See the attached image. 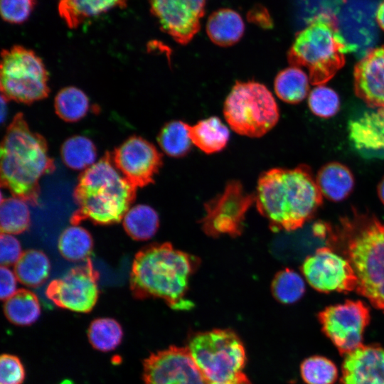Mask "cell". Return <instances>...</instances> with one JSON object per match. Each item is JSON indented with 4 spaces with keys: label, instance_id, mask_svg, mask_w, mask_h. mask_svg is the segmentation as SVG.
Instances as JSON below:
<instances>
[{
    "label": "cell",
    "instance_id": "cell-31",
    "mask_svg": "<svg viewBox=\"0 0 384 384\" xmlns=\"http://www.w3.org/2000/svg\"><path fill=\"white\" fill-rule=\"evenodd\" d=\"M188 124L179 120L171 121L161 129L157 141L161 149L169 156H186L191 149Z\"/></svg>",
    "mask_w": 384,
    "mask_h": 384
},
{
    "label": "cell",
    "instance_id": "cell-5",
    "mask_svg": "<svg viewBox=\"0 0 384 384\" xmlns=\"http://www.w3.org/2000/svg\"><path fill=\"white\" fill-rule=\"evenodd\" d=\"M342 222L343 254L358 279L355 291L384 310V223L363 215Z\"/></svg>",
    "mask_w": 384,
    "mask_h": 384
},
{
    "label": "cell",
    "instance_id": "cell-25",
    "mask_svg": "<svg viewBox=\"0 0 384 384\" xmlns=\"http://www.w3.org/2000/svg\"><path fill=\"white\" fill-rule=\"evenodd\" d=\"M4 312L11 323L18 326H29L39 318L41 305L33 292L20 289L5 300Z\"/></svg>",
    "mask_w": 384,
    "mask_h": 384
},
{
    "label": "cell",
    "instance_id": "cell-16",
    "mask_svg": "<svg viewBox=\"0 0 384 384\" xmlns=\"http://www.w3.org/2000/svg\"><path fill=\"white\" fill-rule=\"evenodd\" d=\"M148 1L161 30L178 43H188L199 31L206 0Z\"/></svg>",
    "mask_w": 384,
    "mask_h": 384
},
{
    "label": "cell",
    "instance_id": "cell-26",
    "mask_svg": "<svg viewBox=\"0 0 384 384\" xmlns=\"http://www.w3.org/2000/svg\"><path fill=\"white\" fill-rule=\"evenodd\" d=\"M309 78L301 68L290 66L281 70L274 82V91L282 101L297 104L309 94Z\"/></svg>",
    "mask_w": 384,
    "mask_h": 384
},
{
    "label": "cell",
    "instance_id": "cell-32",
    "mask_svg": "<svg viewBox=\"0 0 384 384\" xmlns=\"http://www.w3.org/2000/svg\"><path fill=\"white\" fill-rule=\"evenodd\" d=\"M30 223V211L26 201L14 196L1 199V233L11 235L22 233L28 228Z\"/></svg>",
    "mask_w": 384,
    "mask_h": 384
},
{
    "label": "cell",
    "instance_id": "cell-33",
    "mask_svg": "<svg viewBox=\"0 0 384 384\" xmlns=\"http://www.w3.org/2000/svg\"><path fill=\"white\" fill-rule=\"evenodd\" d=\"M123 331L121 325L112 318L93 320L87 329L88 340L92 346L102 352L115 349L121 343Z\"/></svg>",
    "mask_w": 384,
    "mask_h": 384
},
{
    "label": "cell",
    "instance_id": "cell-17",
    "mask_svg": "<svg viewBox=\"0 0 384 384\" xmlns=\"http://www.w3.org/2000/svg\"><path fill=\"white\" fill-rule=\"evenodd\" d=\"M356 95L372 108H384V45L359 59L353 71Z\"/></svg>",
    "mask_w": 384,
    "mask_h": 384
},
{
    "label": "cell",
    "instance_id": "cell-7",
    "mask_svg": "<svg viewBox=\"0 0 384 384\" xmlns=\"http://www.w3.org/2000/svg\"><path fill=\"white\" fill-rule=\"evenodd\" d=\"M223 114L236 133L260 137L277 123L279 112L268 88L258 82H237L223 106Z\"/></svg>",
    "mask_w": 384,
    "mask_h": 384
},
{
    "label": "cell",
    "instance_id": "cell-19",
    "mask_svg": "<svg viewBox=\"0 0 384 384\" xmlns=\"http://www.w3.org/2000/svg\"><path fill=\"white\" fill-rule=\"evenodd\" d=\"M353 119L348 137L353 147L365 157H384V108H373Z\"/></svg>",
    "mask_w": 384,
    "mask_h": 384
},
{
    "label": "cell",
    "instance_id": "cell-3",
    "mask_svg": "<svg viewBox=\"0 0 384 384\" xmlns=\"http://www.w3.org/2000/svg\"><path fill=\"white\" fill-rule=\"evenodd\" d=\"M1 185L13 196L39 206L40 178L55 170L45 138L32 131L23 114L7 127L1 144Z\"/></svg>",
    "mask_w": 384,
    "mask_h": 384
},
{
    "label": "cell",
    "instance_id": "cell-29",
    "mask_svg": "<svg viewBox=\"0 0 384 384\" xmlns=\"http://www.w3.org/2000/svg\"><path fill=\"white\" fill-rule=\"evenodd\" d=\"M63 163L74 170L87 169L95 162L97 149L89 138L75 135L66 139L60 149Z\"/></svg>",
    "mask_w": 384,
    "mask_h": 384
},
{
    "label": "cell",
    "instance_id": "cell-4",
    "mask_svg": "<svg viewBox=\"0 0 384 384\" xmlns=\"http://www.w3.org/2000/svg\"><path fill=\"white\" fill-rule=\"evenodd\" d=\"M120 174L110 152L84 170L74 189L78 208L70 218L72 225L86 220L110 225L123 219L135 200L137 188Z\"/></svg>",
    "mask_w": 384,
    "mask_h": 384
},
{
    "label": "cell",
    "instance_id": "cell-14",
    "mask_svg": "<svg viewBox=\"0 0 384 384\" xmlns=\"http://www.w3.org/2000/svg\"><path fill=\"white\" fill-rule=\"evenodd\" d=\"M143 378L145 384H210L188 347L151 354L143 363Z\"/></svg>",
    "mask_w": 384,
    "mask_h": 384
},
{
    "label": "cell",
    "instance_id": "cell-6",
    "mask_svg": "<svg viewBox=\"0 0 384 384\" xmlns=\"http://www.w3.org/2000/svg\"><path fill=\"white\" fill-rule=\"evenodd\" d=\"M347 53L337 20L324 12L313 16L296 33L287 59L291 66L308 70L311 84L321 85L343 66Z\"/></svg>",
    "mask_w": 384,
    "mask_h": 384
},
{
    "label": "cell",
    "instance_id": "cell-20",
    "mask_svg": "<svg viewBox=\"0 0 384 384\" xmlns=\"http://www.w3.org/2000/svg\"><path fill=\"white\" fill-rule=\"evenodd\" d=\"M128 0H59L58 11L70 28L116 8L124 9Z\"/></svg>",
    "mask_w": 384,
    "mask_h": 384
},
{
    "label": "cell",
    "instance_id": "cell-28",
    "mask_svg": "<svg viewBox=\"0 0 384 384\" xmlns=\"http://www.w3.org/2000/svg\"><path fill=\"white\" fill-rule=\"evenodd\" d=\"M58 247L60 255L67 260H85L92 252L93 240L86 229L72 225L61 233Z\"/></svg>",
    "mask_w": 384,
    "mask_h": 384
},
{
    "label": "cell",
    "instance_id": "cell-10",
    "mask_svg": "<svg viewBox=\"0 0 384 384\" xmlns=\"http://www.w3.org/2000/svg\"><path fill=\"white\" fill-rule=\"evenodd\" d=\"M324 334L341 355H346L362 345L363 336L370 323L369 308L360 300H346L330 305L318 314Z\"/></svg>",
    "mask_w": 384,
    "mask_h": 384
},
{
    "label": "cell",
    "instance_id": "cell-24",
    "mask_svg": "<svg viewBox=\"0 0 384 384\" xmlns=\"http://www.w3.org/2000/svg\"><path fill=\"white\" fill-rule=\"evenodd\" d=\"M50 263L47 255L38 250L30 249L23 252L14 265L17 280L25 286L37 287L47 279Z\"/></svg>",
    "mask_w": 384,
    "mask_h": 384
},
{
    "label": "cell",
    "instance_id": "cell-2",
    "mask_svg": "<svg viewBox=\"0 0 384 384\" xmlns=\"http://www.w3.org/2000/svg\"><path fill=\"white\" fill-rule=\"evenodd\" d=\"M199 265L196 257L169 242L154 243L135 255L130 273V289L139 299L159 298L175 310H188L193 303L186 294L189 281Z\"/></svg>",
    "mask_w": 384,
    "mask_h": 384
},
{
    "label": "cell",
    "instance_id": "cell-1",
    "mask_svg": "<svg viewBox=\"0 0 384 384\" xmlns=\"http://www.w3.org/2000/svg\"><path fill=\"white\" fill-rule=\"evenodd\" d=\"M255 202L273 230L302 228L322 204L316 178L306 165L294 169L274 168L257 181Z\"/></svg>",
    "mask_w": 384,
    "mask_h": 384
},
{
    "label": "cell",
    "instance_id": "cell-43",
    "mask_svg": "<svg viewBox=\"0 0 384 384\" xmlns=\"http://www.w3.org/2000/svg\"><path fill=\"white\" fill-rule=\"evenodd\" d=\"M8 99L5 97L3 95H1V123L4 122V119L6 118L7 116V102Z\"/></svg>",
    "mask_w": 384,
    "mask_h": 384
},
{
    "label": "cell",
    "instance_id": "cell-8",
    "mask_svg": "<svg viewBox=\"0 0 384 384\" xmlns=\"http://www.w3.org/2000/svg\"><path fill=\"white\" fill-rule=\"evenodd\" d=\"M188 348L210 383L227 382L243 373L245 347L232 330L197 333L191 338Z\"/></svg>",
    "mask_w": 384,
    "mask_h": 384
},
{
    "label": "cell",
    "instance_id": "cell-21",
    "mask_svg": "<svg viewBox=\"0 0 384 384\" xmlns=\"http://www.w3.org/2000/svg\"><path fill=\"white\" fill-rule=\"evenodd\" d=\"M316 181L323 197L334 202L346 199L355 184L352 172L338 162H330L323 166L318 171Z\"/></svg>",
    "mask_w": 384,
    "mask_h": 384
},
{
    "label": "cell",
    "instance_id": "cell-35",
    "mask_svg": "<svg viewBox=\"0 0 384 384\" xmlns=\"http://www.w3.org/2000/svg\"><path fill=\"white\" fill-rule=\"evenodd\" d=\"M300 372L306 384H333L338 378L336 365L319 356L306 358L301 364Z\"/></svg>",
    "mask_w": 384,
    "mask_h": 384
},
{
    "label": "cell",
    "instance_id": "cell-42",
    "mask_svg": "<svg viewBox=\"0 0 384 384\" xmlns=\"http://www.w3.org/2000/svg\"><path fill=\"white\" fill-rule=\"evenodd\" d=\"M375 21L378 26L384 31V0L380 2L377 8Z\"/></svg>",
    "mask_w": 384,
    "mask_h": 384
},
{
    "label": "cell",
    "instance_id": "cell-11",
    "mask_svg": "<svg viewBox=\"0 0 384 384\" xmlns=\"http://www.w3.org/2000/svg\"><path fill=\"white\" fill-rule=\"evenodd\" d=\"M255 202L239 181H232L223 192L205 204L201 220L204 232L210 236H238L243 229L245 214Z\"/></svg>",
    "mask_w": 384,
    "mask_h": 384
},
{
    "label": "cell",
    "instance_id": "cell-15",
    "mask_svg": "<svg viewBox=\"0 0 384 384\" xmlns=\"http://www.w3.org/2000/svg\"><path fill=\"white\" fill-rule=\"evenodd\" d=\"M112 160L117 170L136 188L153 183L163 163L156 147L139 136L130 137L116 148Z\"/></svg>",
    "mask_w": 384,
    "mask_h": 384
},
{
    "label": "cell",
    "instance_id": "cell-41",
    "mask_svg": "<svg viewBox=\"0 0 384 384\" xmlns=\"http://www.w3.org/2000/svg\"><path fill=\"white\" fill-rule=\"evenodd\" d=\"M248 18L250 21L265 28L272 27V20L265 8L262 6H255L251 9L248 14Z\"/></svg>",
    "mask_w": 384,
    "mask_h": 384
},
{
    "label": "cell",
    "instance_id": "cell-13",
    "mask_svg": "<svg viewBox=\"0 0 384 384\" xmlns=\"http://www.w3.org/2000/svg\"><path fill=\"white\" fill-rule=\"evenodd\" d=\"M308 284L322 293L355 291L358 279L349 261L331 247H321L306 257L301 267Z\"/></svg>",
    "mask_w": 384,
    "mask_h": 384
},
{
    "label": "cell",
    "instance_id": "cell-36",
    "mask_svg": "<svg viewBox=\"0 0 384 384\" xmlns=\"http://www.w3.org/2000/svg\"><path fill=\"white\" fill-rule=\"evenodd\" d=\"M308 104L311 111L316 116L328 118L335 115L340 107L337 93L324 85H317L309 93Z\"/></svg>",
    "mask_w": 384,
    "mask_h": 384
},
{
    "label": "cell",
    "instance_id": "cell-12",
    "mask_svg": "<svg viewBox=\"0 0 384 384\" xmlns=\"http://www.w3.org/2000/svg\"><path fill=\"white\" fill-rule=\"evenodd\" d=\"M100 274L89 257L47 286L46 297L56 306L76 312L87 313L95 306L99 294Z\"/></svg>",
    "mask_w": 384,
    "mask_h": 384
},
{
    "label": "cell",
    "instance_id": "cell-30",
    "mask_svg": "<svg viewBox=\"0 0 384 384\" xmlns=\"http://www.w3.org/2000/svg\"><path fill=\"white\" fill-rule=\"evenodd\" d=\"M55 110L57 115L68 122H75L87 114L90 102L86 94L80 89L70 86L60 90L55 97Z\"/></svg>",
    "mask_w": 384,
    "mask_h": 384
},
{
    "label": "cell",
    "instance_id": "cell-38",
    "mask_svg": "<svg viewBox=\"0 0 384 384\" xmlns=\"http://www.w3.org/2000/svg\"><path fill=\"white\" fill-rule=\"evenodd\" d=\"M25 369L16 356L4 353L0 358V384H22Z\"/></svg>",
    "mask_w": 384,
    "mask_h": 384
},
{
    "label": "cell",
    "instance_id": "cell-40",
    "mask_svg": "<svg viewBox=\"0 0 384 384\" xmlns=\"http://www.w3.org/2000/svg\"><path fill=\"white\" fill-rule=\"evenodd\" d=\"M0 280V297L1 300H6L17 291V278L8 267L1 265Z\"/></svg>",
    "mask_w": 384,
    "mask_h": 384
},
{
    "label": "cell",
    "instance_id": "cell-34",
    "mask_svg": "<svg viewBox=\"0 0 384 384\" xmlns=\"http://www.w3.org/2000/svg\"><path fill=\"white\" fill-rule=\"evenodd\" d=\"M273 297L284 304H292L298 302L305 293L304 278L296 271L285 268L279 271L271 284Z\"/></svg>",
    "mask_w": 384,
    "mask_h": 384
},
{
    "label": "cell",
    "instance_id": "cell-44",
    "mask_svg": "<svg viewBox=\"0 0 384 384\" xmlns=\"http://www.w3.org/2000/svg\"><path fill=\"white\" fill-rule=\"evenodd\" d=\"M378 196L381 203L384 205V177L378 183L377 188Z\"/></svg>",
    "mask_w": 384,
    "mask_h": 384
},
{
    "label": "cell",
    "instance_id": "cell-23",
    "mask_svg": "<svg viewBox=\"0 0 384 384\" xmlns=\"http://www.w3.org/2000/svg\"><path fill=\"white\" fill-rule=\"evenodd\" d=\"M192 144L206 154L223 150L227 145L230 132L228 127L217 117H210L188 125Z\"/></svg>",
    "mask_w": 384,
    "mask_h": 384
},
{
    "label": "cell",
    "instance_id": "cell-27",
    "mask_svg": "<svg viewBox=\"0 0 384 384\" xmlns=\"http://www.w3.org/2000/svg\"><path fill=\"white\" fill-rule=\"evenodd\" d=\"M159 218L156 210L147 205L139 204L131 208L123 218L125 232L135 240H147L156 233Z\"/></svg>",
    "mask_w": 384,
    "mask_h": 384
},
{
    "label": "cell",
    "instance_id": "cell-39",
    "mask_svg": "<svg viewBox=\"0 0 384 384\" xmlns=\"http://www.w3.org/2000/svg\"><path fill=\"white\" fill-rule=\"evenodd\" d=\"M19 241L12 235L1 233L0 263L2 266L15 265L22 255Z\"/></svg>",
    "mask_w": 384,
    "mask_h": 384
},
{
    "label": "cell",
    "instance_id": "cell-9",
    "mask_svg": "<svg viewBox=\"0 0 384 384\" xmlns=\"http://www.w3.org/2000/svg\"><path fill=\"white\" fill-rule=\"evenodd\" d=\"M48 74L41 58L32 50L14 46L1 52L0 87L8 100L31 104L48 97Z\"/></svg>",
    "mask_w": 384,
    "mask_h": 384
},
{
    "label": "cell",
    "instance_id": "cell-18",
    "mask_svg": "<svg viewBox=\"0 0 384 384\" xmlns=\"http://www.w3.org/2000/svg\"><path fill=\"white\" fill-rule=\"evenodd\" d=\"M341 370L343 384H384V348L361 345L345 355Z\"/></svg>",
    "mask_w": 384,
    "mask_h": 384
},
{
    "label": "cell",
    "instance_id": "cell-22",
    "mask_svg": "<svg viewBox=\"0 0 384 384\" xmlns=\"http://www.w3.org/2000/svg\"><path fill=\"white\" fill-rule=\"evenodd\" d=\"M206 32L213 43L228 47L241 39L245 32V23L237 11L230 9H220L208 17Z\"/></svg>",
    "mask_w": 384,
    "mask_h": 384
},
{
    "label": "cell",
    "instance_id": "cell-37",
    "mask_svg": "<svg viewBox=\"0 0 384 384\" xmlns=\"http://www.w3.org/2000/svg\"><path fill=\"white\" fill-rule=\"evenodd\" d=\"M36 0H0L1 18L9 23L21 24L31 15Z\"/></svg>",
    "mask_w": 384,
    "mask_h": 384
}]
</instances>
